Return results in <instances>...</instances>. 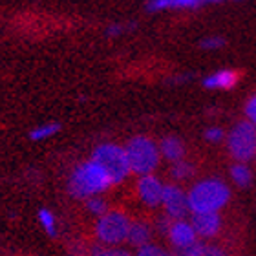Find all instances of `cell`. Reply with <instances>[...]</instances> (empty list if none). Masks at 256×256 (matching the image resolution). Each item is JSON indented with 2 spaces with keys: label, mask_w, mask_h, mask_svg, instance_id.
I'll use <instances>...</instances> for the list:
<instances>
[{
  "label": "cell",
  "mask_w": 256,
  "mask_h": 256,
  "mask_svg": "<svg viewBox=\"0 0 256 256\" xmlns=\"http://www.w3.org/2000/svg\"><path fill=\"white\" fill-rule=\"evenodd\" d=\"M170 174L174 180H187L194 174V166L188 163V161H178V163H172Z\"/></svg>",
  "instance_id": "17"
},
{
  "label": "cell",
  "mask_w": 256,
  "mask_h": 256,
  "mask_svg": "<svg viewBox=\"0 0 256 256\" xmlns=\"http://www.w3.org/2000/svg\"><path fill=\"white\" fill-rule=\"evenodd\" d=\"M130 218L121 210H110L102 214L96 224V234L97 238L106 244V246H119L126 242L128 232H130Z\"/></svg>",
  "instance_id": "6"
},
{
  "label": "cell",
  "mask_w": 256,
  "mask_h": 256,
  "mask_svg": "<svg viewBox=\"0 0 256 256\" xmlns=\"http://www.w3.org/2000/svg\"><path fill=\"white\" fill-rule=\"evenodd\" d=\"M86 207H88V210H90L92 214H96L99 218H101L102 214H106V202L97 196L90 198V200L86 202Z\"/></svg>",
  "instance_id": "19"
},
{
  "label": "cell",
  "mask_w": 256,
  "mask_h": 256,
  "mask_svg": "<svg viewBox=\"0 0 256 256\" xmlns=\"http://www.w3.org/2000/svg\"><path fill=\"white\" fill-rule=\"evenodd\" d=\"M168 240L178 251H182L185 247L192 246L198 242V234L194 227H192L190 222H185V220H174L168 229Z\"/></svg>",
  "instance_id": "9"
},
{
  "label": "cell",
  "mask_w": 256,
  "mask_h": 256,
  "mask_svg": "<svg viewBox=\"0 0 256 256\" xmlns=\"http://www.w3.org/2000/svg\"><path fill=\"white\" fill-rule=\"evenodd\" d=\"M230 178L238 187L246 188L252 183V172L246 163H234L230 166Z\"/></svg>",
  "instance_id": "15"
},
{
  "label": "cell",
  "mask_w": 256,
  "mask_h": 256,
  "mask_svg": "<svg viewBox=\"0 0 256 256\" xmlns=\"http://www.w3.org/2000/svg\"><path fill=\"white\" fill-rule=\"evenodd\" d=\"M224 138H225L224 130H222V128H218V126H210V128H207V130H205V139H207V141H210V143H220Z\"/></svg>",
  "instance_id": "23"
},
{
  "label": "cell",
  "mask_w": 256,
  "mask_h": 256,
  "mask_svg": "<svg viewBox=\"0 0 256 256\" xmlns=\"http://www.w3.org/2000/svg\"><path fill=\"white\" fill-rule=\"evenodd\" d=\"M205 254H207V244H203V242H196V244L185 247L182 251H178V256H205Z\"/></svg>",
  "instance_id": "20"
},
{
  "label": "cell",
  "mask_w": 256,
  "mask_h": 256,
  "mask_svg": "<svg viewBox=\"0 0 256 256\" xmlns=\"http://www.w3.org/2000/svg\"><path fill=\"white\" fill-rule=\"evenodd\" d=\"M224 44H225V40L222 37H207L200 42V46H202L203 50H218V48H222Z\"/></svg>",
  "instance_id": "24"
},
{
  "label": "cell",
  "mask_w": 256,
  "mask_h": 256,
  "mask_svg": "<svg viewBox=\"0 0 256 256\" xmlns=\"http://www.w3.org/2000/svg\"><path fill=\"white\" fill-rule=\"evenodd\" d=\"M92 256H132V252L119 247H99V249H94Z\"/></svg>",
  "instance_id": "21"
},
{
  "label": "cell",
  "mask_w": 256,
  "mask_h": 256,
  "mask_svg": "<svg viewBox=\"0 0 256 256\" xmlns=\"http://www.w3.org/2000/svg\"><path fill=\"white\" fill-rule=\"evenodd\" d=\"M246 116H247V121L251 124L256 126V96H252L246 104Z\"/></svg>",
  "instance_id": "25"
},
{
  "label": "cell",
  "mask_w": 256,
  "mask_h": 256,
  "mask_svg": "<svg viewBox=\"0 0 256 256\" xmlns=\"http://www.w3.org/2000/svg\"><path fill=\"white\" fill-rule=\"evenodd\" d=\"M136 256H174V254L166 252L165 249H161V247L148 244V246H144V247H139V251Z\"/></svg>",
  "instance_id": "22"
},
{
  "label": "cell",
  "mask_w": 256,
  "mask_h": 256,
  "mask_svg": "<svg viewBox=\"0 0 256 256\" xmlns=\"http://www.w3.org/2000/svg\"><path fill=\"white\" fill-rule=\"evenodd\" d=\"M150 236H152V230H150L148 224H144V222H132L126 242L136 247H144L150 244Z\"/></svg>",
  "instance_id": "14"
},
{
  "label": "cell",
  "mask_w": 256,
  "mask_h": 256,
  "mask_svg": "<svg viewBox=\"0 0 256 256\" xmlns=\"http://www.w3.org/2000/svg\"><path fill=\"white\" fill-rule=\"evenodd\" d=\"M59 123H48V124H42V126H37L33 128L32 134H30V138L33 139V141H42V139H48L52 138V136H55V134L59 132Z\"/></svg>",
  "instance_id": "16"
},
{
  "label": "cell",
  "mask_w": 256,
  "mask_h": 256,
  "mask_svg": "<svg viewBox=\"0 0 256 256\" xmlns=\"http://www.w3.org/2000/svg\"><path fill=\"white\" fill-rule=\"evenodd\" d=\"M161 205H163L165 214L170 220H183L187 216V212H190L187 194L178 185H165Z\"/></svg>",
  "instance_id": "7"
},
{
  "label": "cell",
  "mask_w": 256,
  "mask_h": 256,
  "mask_svg": "<svg viewBox=\"0 0 256 256\" xmlns=\"http://www.w3.org/2000/svg\"><path fill=\"white\" fill-rule=\"evenodd\" d=\"M128 156V163H130V170L134 174L141 176H148L158 168L161 160L160 144H156L152 139L144 138V136H136L126 143L124 146Z\"/></svg>",
  "instance_id": "3"
},
{
  "label": "cell",
  "mask_w": 256,
  "mask_h": 256,
  "mask_svg": "<svg viewBox=\"0 0 256 256\" xmlns=\"http://www.w3.org/2000/svg\"><path fill=\"white\" fill-rule=\"evenodd\" d=\"M123 32H124V28L121 26V24H116V26L108 28V35H110V37H116V35H119V33H123Z\"/></svg>",
  "instance_id": "27"
},
{
  "label": "cell",
  "mask_w": 256,
  "mask_h": 256,
  "mask_svg": "<svg viewBox=\"0 0 256 256\" xmlns=\"http://www.w3.org/2000/svg\"><path fill=\"white\" fill-rule=\"evenodd\" d=\"M240 80V75L234 70H220L216 74L203 79V86L208 90H230Z\"/></svg>",
  "instance_id": "12"
},
{
  "label": "cell",
  "mask_w": 256,
  "mask_h": 256,
  "mask_svg": "<svg viewBox=\"0 0 256 256\" xmlns=\"http://www.w3.org/2000/svg\"><path fill=\"white\" fill-rule=\"evenodd\" d=\"M190 224L196 230L198 238H214L222 229V218L218 212L192 214Z\"/></svg>",
  "instance_id": "10"
},
{
  "label": "cell",
  "mask_w": 256,
  "mask_h": 256,
  "mask_svg": "<svg viewBox=\"0 0 256 256\" xmlns=\"http://www.w3.org/2000/svg\"><path fill=\"white\" fill-rule=\"evenodd\" d=\"M160 152L166 161L178 163V161H183L185 146H183L182 139L174 138V136H168V138H165L160 143Z\"/></svg>",
  "instance_id": "13"
},
{
  "label": "cell",
  "mask_w": 256,
  "mask_h": 256,
  "mask_svg": "<svg viewBox=\"0 0 256 256\" xmlns=\"http://www.w3.org/2000/svg\"><path fill=\"white\" fill-rule=\"evenodd\" d=\"M229 154L238 163H247L256 156V126L249 121H240L227 136Z\"/></svg>",
  "instance_id": "5"
},
{
  "label": "cell",
  "mask_w": 256,
  "mask_h": 256,
  "mask_svg": "<svg viewBox=\"0 0 256 256\" xmlns=\"http://www.w3.org/2000/svg\"><path fill=\"white\" fill-rule=\"evenodd\" d=\"M187 198H188V208H190L192 214L218 212L229 202L230 190L222 180L208 178V180L198 182L187 192Z\"/></svg>",
  "instance_id": "2"
},
{
  "label": "cell",
  "mask_w": 256,
  "mask_h": 256,
  "mask_svg": "<svg viewBox=\"0 0 256 256\" xmlns=\"http://www.w3.org/2000/svg\"><path fill=\"white\" fill-rule=\"evenodd\" d=\"M205 256H227V252L218 246H207V254Z\"/></svg>",
  "instance_id": "26"
},
{
  "label": "cell",
  "mask_w": 256,
  "mask_h": 256,
  "mask_svg": "<svg viewBox=\"0 0 256 256\" xmlns=\"http://www.w3.org/2000/svg\"><path fill=\"white\" fill-rule=\"evenodd\" d=\"M112 185V178L104 170V166L96 160H88L72 172L68 180V192L77 200H90Z\"/></svg>",
  "instance_id": "1"
},
{
  "label": "cell",
  "mask_w": 256,
  "mask_h": 256,
  "mask_svg": "<svg viewBox=\"0 0 256 256\" xmlns=\"http://www.w3.org/2000/svg\"><path fill=\"white\" fill-rule=\"evenodd\" d=\"M222 0H148L146 10L148 11H163V10H192L203 4H216Z\"/></svg>",
  "instance_id": "11"
},
{
  "label": "cell",
  "mask_w": 256,
  "mask_h": 256,
  "mask_svg": "<svg viewBox=\"0 0 256 256\" xmlns=\"http://www.w3.org/2000/svg\"><path fill=\"white\" fill-rule=\"evenodd\" d=\"M163 188H165V185L161 183L160 178L152 176V174H148V176H141L138 182L139 200H141L144 205H148V207H158V205H161Z\"/></svg>",
  "instance_id": "8"
},
{
  "label": "cell",
  "mask_w": 256,
  "mask_h": 256,
  "mask_svg": "<svg viewBox=\"0 0 256 256\" xmlns=\"http://www.w3.org/2000/svg\"><path fill=\"white\" fill-rule=\"evenodd\" d=\"M92 160H96L97 163H101L104 166V170L112 178L114 185L124 182L128 178V174L132 172L130 170V163H128L126 150L123 146H119V144H112V143L99 144L96 148V152H94Z\"/></svg>",
  "instance_id": "4"
},
{
  "label": "cell",
  "mask_w": 256,
  "mask_h": 256,
  "mask_svg": "<svg viewBox=\"0 0 256 256\" xmlns=\"http://www.w3.org/2000/svg\"><path fill=\"white\" fill-rule=\"evenodd\" d=\"M38 222H40V225L46 229V232H48L50 236H55V232H57V222H55V216L52 210L40 208V210H38Z\"/></svg>",
  "instance_id": "18"
}]
</instances>
